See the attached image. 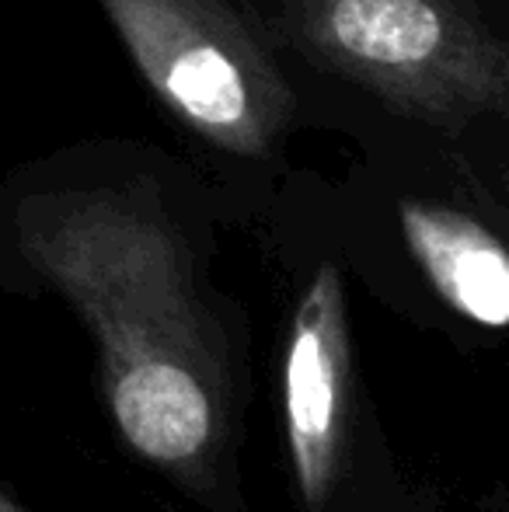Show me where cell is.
Returning <instances> with one entry per match:
<instances>
[{
	"mask_svg": "<svg viewBox=\"0 0 509 512\" xmlns=\"http://www.w3.org/2000/svg\"><path fill=\"white\" fill-rule=\"evenodd\" d=\"M32 258L102 338L109 405L140 457L182 464L206 446L213 411L192 370V314L175 237L116 196L46 206L25 227Z\"/></svg>",
	"mask_w": 509,
	"mask_h": 512,
	"instance_id": "1",
	"label": "cell"
},
{
	"mask_svg": "<svg viewBox=\"0 0 509 512\" xmlns=\"http://www.w3.org/2000/svg\"><path fill=\"white\" fill-rule=\"evenodd\" d=\"M286 28L311 63L412 119L506 112V49L471 0H290Z\"/></svg>",
	"mask_w": 509,
	"mask_h": 512,
	"instance_id": "2",
	"label": "cell"
},
{
	"mask_svg": "<svg viewBox=\"0 0 509 512\" xmlns=\"http://www.w3.org/2000/svg\"><path fill=\"white\" fill-rule=\"evenodd\" d=\"M102 7L171 115L227 154H269L293 115V95L224 0H102Z\"/></svg>",
	"mask_w": 509,
	"mask_h": 512,
	"instance_id": "3",
	"label": "cell"
},
{
	"mask_svg": "<svg viewBox=\"0 0 509 512\" xmlns=\"http://www.w3.org/2000/svg\"><path fill=\"white\" fill-rule=\"evenodd\" d=\"M349 328L346 293L332 265L314 276L293 314L290 345L283 366L286 436L297 485L311 506L325 499L335 478L346 401Z\"/></svg>",
	"mask_w": 509,
	"mask_h": 512,
	"instance_id": "4",
	"label": "cell"
},
{
	"mask_svg": "<svg viewBox=\"0 0 509 512\" xmlns=\"http://www.w3.org/2000/svg\"><path fill=\"white\" fill-rule=\"evenodd\" d=\"M401 227L415 262L443 300L482 328L509 321V258L499 237L461 209L401 206Z\"/></svg>",
	"mask_w": 509,
	"mask_h": 512,
	"instance_id": "5",
	"label": "cell"
},
{
	"mask_svg": "<svg viewBox=\"0 0 509 512\" xmlns=\"http://www.w3.org/2000/svg\"><path fill=\"white\" fill-rule=\"evenodd\" d=\"M0 512H21L18 506H14V502L11 499H7V495L4 492H0Z\"/></svg>",
	"mask_w": 509,
	"mask_h": 512,
	"instance_id": "6",
	"label": "cell"
}]
</instances>
